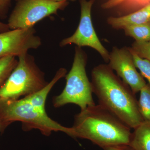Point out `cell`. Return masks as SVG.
I'll list each match as a JSON object with an SVG mask.
<instances>
[{
	"instance_id": "obj_1",
	"label": "cell",
	"mask_w": 150,
	"mask_h": 150,
	"mask_svg": "<svg viewBox=\"0 0 150 150\" xmlns=\"http://www.w3.org/2000/svg\"><path fill=\"white\" fill-rule=\"evenodd\" d=\"M91 83L98 104L131 129H135L144 122L135 94L108 65H100L94 68Z\"/></svg>"
},
{
	"instance_id": "obj_4",
	"label": "cell",
	"mask_w": 150,
	"mask_h": 150,
	"mask_svg": "<svg viewBox=\"0 0 150 150\" xmlns=\"http://www.w3.org/2000/svg\"><path fill=\"white\" fill-rule=\"evenodd\" d=\"M18 58L16 67L0 89V99H21L39 91L48 83L33 56L26 53Z\"/></svg>"
},
{
	"instance_id": "obj_19",
	"label": "cell",
	"mask_w": 150,
	"mask_h": 150,
	"mask_svg": "<svg viewBox=\"0 0 150 150\" xmlns=\"http://www.w3.org/2000/svg\"><path fill=\"white\" fill-rule=\"evenodd\" d=\"M103 150H135L129 145H121L112 146L103 149Z\"/></svg>"
},
{
	"instance_id": "obj_3",
	"label": "cell",
	"mask_w": 150,
	"mask_h": 150,
	"mask_svg": "<svg viewBox=\"0 0 150 150\" xmlns=\"http://www.w3.org/2000/svg\"><path fill=\"white\" fill-rule=\"evenodd\" d=\"M15 121H20L24 131L37 129L49 136L53 132H64L71 137V127L62 126L50 118L46 110L40 109L24 98L16 100L0 99V124L2 133Z\"/></svg>"
},
{
	"instance_id": "obj_22",
	"label": "cell",
	"mask_w": 150,
	"mask_h": 150,
	"mask_svg": "<svg viewBox=\"0 0 150 150\" xmlns=\"http://www.w3.org/2000/svg\"><path fill=\"white\" fill-rule=\"evenodd\" d=\"M0 133H2L1 129V124H0Z\"/></svg>"
},
{
	"instance_id": "obj_8",
	"label": "cell",
	"mask_w": 150,
	"mask_h": 150,
	"mask_svg": "<svg viewBox=\"0 0 150 150\" xmlns=\"http://www.w3.org/2000/svg\"><path fill=\"white\" fill-rule=\"evenodd\" d=\"M108 66L129 86L134 94L140 92L146 84L137 71L130 48L113 47L109 53Z\"/></svg>"
},
{
	"instance_id": "obj_17",
	"label": "cell",
	"mask_w": 150,
	"mask_h": 150,
	"mask_svg": "<svg viewBox=\"0 0 150 150\" xmlns=\"http://www.w3.org/2000/svg\"><path fill=\"white\" fill-rule=\"evenodd\" d=\"M130 48L141 58L146 59L150 62V41L148 42L135 41Z\"/></svg>"
},
{
	"instance_id": "obj_2",
	"label": "cell",
	"mask_w": 150,
	"mask_h": 150,
	"mask_svg": "<svg viewBox=\"0 0 150 150\" xmlns=\"http://www.w3.org/2000/svg\"><path fill=\"white\" fill-rule=\"evenodd\" d=\"M72 137L85 139L103 149L129 145L131 128L100 105L88 106L75 116Z\"/></svg>"
},
{
	"instance_id": "obj_16",
	"label": "cell",
	"mask_w": 150,
	"mask_h": 150,
	"mask_svg": "<svg viewBox=\"0 0 150 150\" xmlns=\"http://www.w3.org/2000/svg\"><path fill=\"white\" fill-rule=\"evenodd\" d=\"M136 67L139 70L142 76L146 79L150 86V62L142 59L134 53L130 48Z\"/></svg>"
},
{
	"instance_id": "obj_15",
	"label": "cell",
	"mask_w": 150,
	"mask_h": 150,
	"mask_svg": "<svg viewBox=\"0 0 150 150\" xmlns=\"http://www.w3.org/2000/svg\"><path fill=\"white\" fill-rule=\"evenodd\" d=\"M16 57L9 56L0 59V89L16 67L18 62Z\"/></svg>"
},
{
	"instance_id": "obj_11",
	"label": "cell",
	"mask_w": 150,
	"mask_h": 150,
	"mask_svg": "<svg viewBox=\"0 0 150 150\" xmlns=\"http://www.w3.org/2000/svg\"><path fill=\"white\" fill-rule=\"evenodd\" d=\"M150 4V0H107L102 4L104 9L117 10L121 16L132 13Z\"/></svg>"
},
{
	"instance_id": "obj_23",
	"label": "cell",
	"mask_w": 150,
	"mask_h": 150,
	"mask_svg": "<svg viewBox=\"0 0 150 150\" xmlns=\"http://www.w3.org/2000/svg\"><path fill=\"white\" fill-rule=\"evenodd\" d=\"M16 1H19V0H16Z\"/></svg>"
},
{
	"instance_id": "obj_13",
	"label": "cell",
	"mask_w": 150,
	"mask_h": 150,
	"mask_svg": "<svg viewBox=\"0 0 150 150\" xmlns=\"http://www.w3.org/2000/svg\"><path fill=\"white\" fill-rule=\"evenodd\" d=\"M123 29L127 36L133 38L136 41H150V21L142 24L129 25Z\"/></svg>"
},
{
	"instance_id": "obj_9",
	"label": "cell",
	"mask_w": 150,
	"mask_h": 150,
	"mask_svg": "<svg viewBox=\"0 0 150 150\" xmlns=\"http://www.w3.org/2000/svg\"><path fill=\"white\" fill-rule=\"evenodd\" d=\"M41 43L33 27L0 33V59L9 56L18 57L30 50L37 49Z\"/></svg>"
},
{
	"instance_id": "obj_14",
	"label": "cell",
	"mask_w": 150,
	"mask_h": 150,
	"mask_svg": "<svg viewBox=\"0 0 150 150\" xmlns=\"http://www.w3.org/2000/svg\"><path fill=\"white\" fill-rule=\"evenodd\" d=\"M138 101L139 111L144 121L150 122V86L146 84L141 90Z\"/></svg>"
},
{
	"instance_id": "obj_12",
	"label": "cell",
	"mask_w": 150,
	"mask_h": 150,
	"mask_svg": "<svg viewBox=\"0 0 150 150\" xmlns=\"http://www.w3.org/2000/svg\"><path fill=\"white\" fill-rule=\"evenodd\" d=\"M134 130L129 146L135 150H150V122L144 121Z\"/></svg>"
},
{
	"instance_id": "obj_18",
	"label": "cell",
	"mask_w": 150,
	"mask_h": 150,
	"mask_svg": "<svg viewBox=\"0 0 150 150\" xmlns=\"http://www.w3.org/2000/svg\"><path fill=\"white\" fill-rule=\"evenodd\" d=\"M11 0H0V18H4L6 16Z\"/></svg>"
},
{
	"instance_id": "obj_21",
	"label": "cell",
	"mask_w": 150,
	"mask_h": 150,
	"mask_svg": "<svg viewBox=\"0 0 150 150\" xmlns=\"http://www.w3.org/2000/svg\"><path fill=\"white\" fill-rule=\"evenodd\" d=\"M47 1H50L55 2H60L67 1H74L76 0H47Z\"/></svg>"
},
{
	"instance_id": "obj_20",
	"label": "cell",
	"mask_w": 150,
	"mask_h": 150,
	"mask_svg": "<svg viewBox=\"0 0 150 150\" xmlns=\"http://www.w3.org/2000/svg\"><path fill=\"white\" fill-rule=\"evenodd\" d=\"M10 30L7 23H4L0 21V33L6 32Z\"/></svg>"
},
{
	"instance_id": "obj_6",
	"label": "cell",
	"mask_w": 150,
	"mask_h": 150,
	"mask_svg": "<svg viewBox=\"0 0 150 150\" xmlns=\"http://www.w3.org/2000/svg\"><path fill=\"white\" fill-rule=\"evenodd\" d=\"M67 1L55 2L47 0H19L11 13L7 24L10 30L33 28L43 18L63 9Z\"/></svg>"
},
{
	"instance_id": "obj_5",
	"label": "cell",
	"mask_w": 150,
	"mask_h": 150,
	"mask_svg": "<svg viewBox=\"0 0 150 150\" xmlns=\"http://www.w3.org/2000/svg\"><path fill=\"white\" fill-rule=\"evenodd\" d=\"M86 54L81 48H75L71 69L66 75V84L61 94L54 97L55 108L72 103L78 105L81 110L96 104L93 98L92 87L86 72Z\"/></svg>"
},
{
	"instance_id": "obj_7",
	"label": "cell",
	"mask_w": 150,
	"mask_h": 150,
	"mask_svg": "<svg viewBox=\"0 0 150 150\" xmlns=\"http://www.w3.org/2000/svg\"><path fill=\"white\" fill-rule=\"evenodd\" d=\"M95 0H80L81 16L76 31L70 37L63 39L60 47L75 44L78 47H89L97 51L105 62H108L109 53L97 35L93 25L91 8Z\"/></svg>"
},
{
	"instance_id": "obj_10",
	"label": "cell",
	"mask_w": 150,
	"mask_h": 150,
	"mask_svg": "<svg viewBox=\"0 0 150 150\" xmlns=\"http://www.w3.org/2000/svg\"><path fill=\"white\" fill-rule=\"evenodd\" d=\"M150 21V4L139 10L126 15L110 17L107 23L115 29H122L129 25L142 24Z\"/></svg>"
}]
</instances>
